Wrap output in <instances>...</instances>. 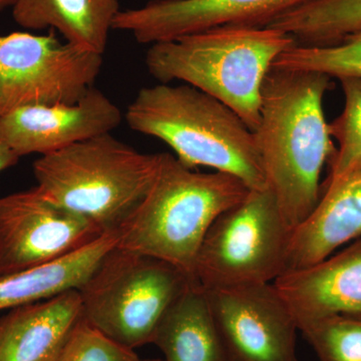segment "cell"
<instances>
[{
  "label": "cell",
  "instance_id": "cell-1",
  "mask_svg": "<svg viewBox=\"0 0 361 361\" xmlns=\"http://www.w3.org/2000/svg\"><path fill=\"white\" fill-rule=\"evenodd\" d=\"M331 78L272 68L261 90L255 134L268 187L293 231L319 203L320 176L336 152L323 110Z\"/></svg>",
  "mask_w": 361,
  "mask_h": 361
},
{
  "label": "cell",
  "instance_id": "cell-2",
  "mask_svg": "<svg viewBox=\"0 0 361 361\" xmlns=\"http://www.w3.org/2000/svg\"><path fill=\"white\" fill-rule=\"evenodd\" d=\"M297 44L277 28L225 25L151 45L149 75L161 84L182 80L225 104L255 132L261 90L280 54Z\"/></svg>",
  "mask_w": 361,
  "mask_h": 361
},
{
  "label": "cell",
  "instance_id": "cell-3",
  "mask_svg": "<svg viewBox=\"0 0 361 361\" xmlns=\"http://www.w3.org/2000/svg\"><path fill=\"white\" fill-rule=\"evenodd\" d=\"M125 120L135 132L166 142L192 170L212 168L250 190L268 188L255 134L229 106L192 85L142 87Z\"/></svg>",
  "mask_w": 361,
  "mask_h": 361
},
{
  "label": "cell",
  "instance_id": "cell-4",
  "mask_svg": "<svg viewBox=\"0 0 361 361\" xmlns=\"http://www.w3.org/2000/svg\"><path fill=\"white\" fill-rule=\"evenodd\" d=\"M250 189L226 173H197L161 153L156 179L118 231V248L160 259L194 282L197 256L209 228Z\"/></svg>",
  "mask_w": 361,
  "mask_h": 361
},
{
  "label": "cell",
  "instance_id": "cell-5",
  "mask_svg": "<svg viewBox=\"0 0 361 361\" xmlns=\"http://www.w3.org/2000/svg\"><path fill=\"white\" fill-rule=\"evenodd\" d=\"M161 157L141 153L108 133L40 156L33 174L37 187L51 200L92 221L103 233H115L151 189Z\"/></svg>",
  "mask_w": 361,
  "mask_h": 361
},
{
  "label": "cell",
  "instance_id": "cell-6",
  "mask_svg": "<svg viewBox=\"0 0 361 361\" xmlns=\"http://www.w3.org/2000/svg\"><path fill=\"white\" fill-rule=\"evenodd\" d=\"M192 284L170 263L116 246L78 290L82 317L118 343L140 348L152 343L164 316Z\"/></svg>",
  "mask_w": 361,
  "mask_h": 361
},
{
  "label": "cell",
  "instance_id": "cell-7",
  "mask_svg": "<svg viewBox=\"0 0 361 361\" xmlns=\"http://www.w3.org/2000/svg\"><path fill=\"white\" fill-rule=\"evenodd\" d=\"M292 230L270 188L250 190L207 232L194 276L204 290L273 283L287 271Z\"/></svg>",
  "mask_w": 361,
  "mask_h": 361
},
{
  "label": "cell",
  "instance_id": "cell-8",
  "mask_svg": "<svg viewBox=\"0 0 361 361\" xmlns=\"http://www.w3.org/2000/svg\"><path fill=\"white\" fill-rule=\"evenodd\" d=\"M104 54L49 35H0V116L28 106L75 104L92 89Z\"/></svg>",
  "mask_w": 361,
  "mask_h": 361
},
{
  "label": "cell",
  "instance_id": "cell-9",
  "mask_svg": "<svg viewBox=\"0 0 361 361\" xmlns=\"http://www.w3.org/2000/svg\"><path fill=\"white\" fill-rule=\"evenodd\" d=\"M106 234L37 187L0 198V275L33 269L70 255Z\"/></svg>",
  "mask_w": 361,
  "mask_h": 361
},
{
  "label": "cell",
  "instance_id": "cell-10",
  "mask_svg": "<svg viewBox=\"0 0 361 361\" xmlns=\"http://www.w3.org/2000/svg\"><path fill=\"white\" fill-rule=\"evenodd\" d=\"M204 291L232 361H298V326L274 283Z\"/></svg>",
  "mask_w": 361,
  "mask_h": 361
},
{
  "label": "cell",
  "instance_id": "cell-11",
  "mask_svg": "<svg viewBox=\"0 0 361 361\" xmlns=\"http://www.w3.org/2000/svg\"><path fill=\"white\" fill-rule=\"evenodd\" d=\"M311 0H151L121 11L113 30L127 32L137 42H170L218 26L267 27L282 14Z\"/></svg>",
  "mask_w": 361,
  "mask_h": 361
},
{
  "label": "cell",
  "instance_id": "cell-12",
  "mask_svg": "<svg viewBox=\"0 0 361 361\" xmlns=\"http://www.w3.org/2000/svg\"><path fill=\"white\" fill-rule=\"evenodd\" d=\"M123 118L120 109L92 87L75 104L23 106L0 116V141L20 158L44 156L111 133Z\"/></svg>",
  "mask_w": 361,
  "mask_h": 361
},
{
  "label": "cell",
  "instance_id": "cell-13",
  "mask_svg": "<svg viewBox=\"0 0 361 361\" xmlns=\"http://www.w3.org/2000/svg\"><path fill=\"white\" fill-rule=\"evenodd\" d=\"M297 326L334 314L361 315V239L314 265L274 282Z\"/></svg>",
  "mask_w": 361,
  "mask_h": 361
},
{
  "label": "cell",
  "instance_id": "cell-14",
  "mask_svg": "<svg viewBox=\"0 0 361 361\" xmlns=\"http://www.w3.org/2000/svg\"><path fill=\"white\" fill-rule=\"evenodd\" d=\"M82 319L77 289L13 308L0 318V361H58Z\"/></svg>",
  "mask_w": 361,
  "mask_h": 361
},
{
  "label": "cell",
  "instance_id": "cell-15",
  "mask_svg": "<svg viewBox=\"0 0 361 361\" xmlns=\"http://www.w3.org/2000/svg\"><path fill=\"white\" fill-rule=\"evenodd\" d=\"M322 188L314 211L292 231L287 271L314 265L361 239V178H343Z\"/></svg>",
  "mask_w": 361,
  "mask_h": 361
},
{
  "label": "cell",
  "instance_id": "cell-16",
  "mask_svg": "<svg viewBox=\"0 0 361 361\" xmlns=\"http://www.w3.org/2000/svg\"><path fill=\"white\" fill-rule=\"evenodd\" d=\"M120 11L118 0H16L13 6V20L21 27L56 30L66 42L99 54Z\"/></svg>",
  "mask_w": 361,
  "mask_h": 361
},
{
  "label": "cell",
  "instance_id": "cell-17",
  "mask_svg": "<svg viewBox=\"0 0 361 361\" xmlns=\"http://www.w3.org/2000/svg\"><path fill=\"white\" fill-rule=\"evenodd\" d=\"M118 243V232L106 233L89 245L54 262L0 275V311L45 300L73 289L80 290Z\"/></svg>",
  "mask_w": 361,
  "mask_h": 361
},
{
  "label": "cell",
  "instance_id": "cell-18",
  "mask_svg": "<svg viewBox=\"0 0 361 361\" xmlns=\"http://www.w3.org/2000/svg\"><path fill=\"white\" fill-rule=\"evenodd\" d=\"M152 343L163 353L164 361H232L206 292L198 284H192L171 306Z\"/></svg>",
  "mask_w": 361,
  "mask_h": 361
},
{
  "label": "cell",
  "instance_id": "cell-19",
  "mask_svg": "<svg viewBox=\"0 0 361 361\" xmlns=\"http://www.w3.org/2000/svg\"><path fill=\"white\" fill-rule=\"evenodd\" d=\"M272 68L316 71L329 78H361V26L329 47L295 44L280 54Z\"/></svg>",
  "mask_w": 361,
  "mask_h": 361
},
{
  "label": "cell",
  "instance_id": "cell-20",
  "mask_svg": "<svg viewBox=\"0 0 361 361\" xmlns=\"http://www.w3.org/2000/svg\"><path fill=\"white\" fill-rule=\"evenodd\" d=\"M298 330L319 361H361V315L325 316Z\"/></svg>",
  "mask_w": 361,
  "mask_h": 361
},
{
  "label": "cell",
  "instance_id": "cell-21",
  "mask_svg": "<svg viewBox=\"0 0 361 361\" xmlns=\"http://www.w3.org/2000/svg\"><path fill=\"white\" fill-rule=\"evenodd\" d=\"M341 80L344 108L336 120L329 123V134L338 142V149L330 159V172L324 185L338 179L361 161V78Z\"/></svg>",
  "mask_w": 361,
  "mask_h": 361
},
{
  "label": "cell",
  "instance_id": "cell-22",
  "mask_svg": "<svg viewBox=\"0 0 361 361\" xmlns=\"http://www.w3.org/2000/svg\"><path fill=\"white\" fill-rule=\"evenodd\" d=\"M58 361H142L135 349L106 336L82 317Z\"/></svg>",
  "mask_w": 361,
  "mask_h": 361
},
{
  "label": "cell",
  "instance_id": "cell-23",
  "mask_svg": "<svg viewBox=\"0 0 361 361\" xmlns=\"http://www.w3.org/2000/svg\"><path fill=\"white\" fill-rule=\"evenodd\" d=\"M20 157L16 155L13 149L0 141V172L6 170V169L13 167L18 161Z\"/></svg>",
  "mask_w": 361,
  "mask_h": 361
},
{
  "label": "cell",
  "instance_id": "cell-24",
  "mask_svg": "<svg viewBox=\"0 0 361 361\" xmlns=\"http://www.w3.org/2000/svg\"><path fill=\"white\" fill-rule=\"evenodd\" d=\"M343 178H348V179H353V178H361V161H358L357 164H355L353 168L349 169L348 172H346L343 176H341V178H338V179H343ZM332 182H334V180H332Z\"/></svg>",
  "mask_w": 361,
  "mask_h": 361
},
{
  "label": "cell",
  "instance_id": "cell-25",
  "mask_svg": "<svg viewBox=\"0 0 361 361\" xmlns=\"http://www.w3.org/2000/svg\"><path fill=\"white\" fill-rule=\"evenodd\" d=\"M16 0H0V11H4L6 7H13Z\"/></svg>",
  "mask_w": 361,
  "mask_h": 361
},
{
  "label": "cell",
  "instance_id": "cell-26",
  "mask_svg": "<svg viewBox=\"0 0 361 361\" xmlns=\"http://www.w3.org/2000/svg\"><path fill=\"white\" fill-rule=\"evenodd\" d=\"M142 361H164V360H146Z\"/></svg>",
  "mask_w": 361,
  "mask_h": 361
}]
</instances>
